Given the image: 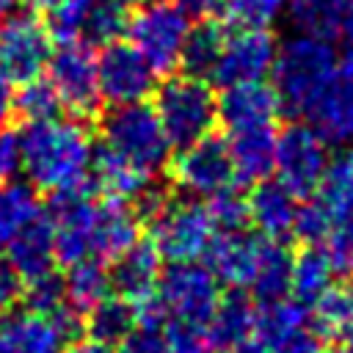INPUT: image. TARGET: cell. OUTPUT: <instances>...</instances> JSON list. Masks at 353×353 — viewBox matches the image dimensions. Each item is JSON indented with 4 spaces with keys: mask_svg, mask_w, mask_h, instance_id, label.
<instances>
[{
    "mask_svg": "<svg viewBox=\"0 0 353 353\" xmlns=\"http://www.w3.org/2000/svg\"><path fill=\"white\" fill-rule=\"evenodd\" d=\"M94 165V138L77 119L28 121L22 132V171L36 190L74 193L88 190Z\"/></svg>",
    "mask_w": 353,
    "mask_h": 353,
    "instance_id": "obj_1",
    "label": "cell"
},
{
    "mask_svg": "<svg viewBox=\"0 0 353 353\" xmlns=\"http://www.w3.org/2000/svg\"><path fill=\"white\" fill-rule=\"evenodd\" d=\"M99 146L154 179L171 163V141L149 102L110 105L99 121Z\"/></svg>",
    "mask_w": 353,
    "mask_h": 353,
    "instance_id": "obj_2",
    "label": "cell"
},
{
    "mask_svg": "<svg viewBox=\"0 0 353 353\" xmlns=\"http://www.w3.org/2000/svg\"><path fill=\"white\" fill-rule=\"evenodd\" d=\"M339 58L331 39L292 33L276 47V58L270 66L273 91L281 102V110L303 116L317 91L325 85L331 72L336 69Z\"/></svg>",
    "mask_w": 353,
    "mask_h": 353,
    "instance_id": "obj_3",
    "label": "cell"
},
{
    "mask_svg": "<svg viewBox=\"0 0 353 353\" xmlns=\"http://www.w3.org/2000/svg\"><path fill=\"white\" fill-rule=\"evenodd\" d=\"M152 108L174 149L210 135L218 124V97L207 77L171 74L154 88Z\"/></svg>",
    "mask_w": 353,
    "mask_h": 353,
    "instance_id": "obj_4",
    "label": "cell"
},
{
    "mask_svg": "<svg viewBox=\"0 0 353 353\" xmlns=\"http://www.w3.org/2000/svg\"><path fill=\"white\" fill-rule=\"evenodd\" d=\"M190 28V17L171 0H146L127 17L124 36L157 74H168L179 66Z\"/></svg>",
    "mask_w": 353,
    "mask_h": 353,
    "instance_id": "obj_5",
    "label": "cell"
},
{
    "mask_svg": "<svg viewBox=\"0 0 353 353\" xmlns=\"http://www.w3.org/2000/svg\"><path fill=\"white\" fill-rule=\"evenodd\" d=\"M215 223L207 204L196 199H163L149 215V243L168 262H188L207 254Z\"/></svg>",
    "mask_w": 353,
    "mask_h": 353,
    "instance_id": "obj_6",
    "label": "cell"
},
{
    "mask_svg": "<svg viewBox=\"0 0 353 353\" xmlns=\"http://www.w3.org/2000/svg\"><path fill=\"white\" fill-rule=\"evenodd\" d=\"M154 298L165 317L207 325L221 301V281L210 270V265H201L196 259L171 262L160 273Z\"/></svg>",
    "mask_w": 353,
    "mask_h": 353,
    "instance_id": "obj_7",
    "label": "cell"
},
{
    "mask_svg": "<svg viewBox=\"0 0 353 353\" xmlns=\"http://www.w3.org/2000/svg\"><path fill=\"white\" fill-rule=\"evenodd\" d=\"M328 143L317 135V130L306 121H295L284 127L276 138V179L292 190L298 199L314 196L325 165H328Z\"/></svg>",
    "mask_w": 353,
    "mask_h": 353,
    "instance_id": "obj_8",
    "label": "cell"
},
{
    "mask_svg": "<svg viewBox=\"0 0 353 353\" xmlns=\"http://www.w3.org/2000/svg\"><path fill=\"white\" fill-rule=\"evenodd\" d=\"M168 165L174 185L190 199H212L215 193L234 188L229 146L212 132L188 146H179V154Z\"/></svg>",
    "mask_w": 353,
    "mask_h": 353,
    "instance_id": "obj_9",
    "label": "cell"
},
{
    "mask_svg": "<svg viewBox=\"0 0 353 353\" xmlns=\"http://www.w3.org/2000/svg\"><path fill=\"white\" fill-rule=\"evenodd\" d=\"M47 80L52 83L61 108L72 116H91L102 97L97 80V55L85 41H63L47 58Z\"/></svg>",
    "mask_w": 353,
    "mask_h": 353,
    "instance_id": "obj_10",
    "label": "cell"
},
{
    "mask_svg": "<svg viewBox=\"0 0 353 353\" xmlns=\"http://www.w3.org/2000/svg\"><path fill=\"white\" fill-rule=\"evenodd\" d=\"M97 80L99 97L108 105L146 102L157 88V72L130 41H113L102 47L97 55Z\"/></svg>",
    "mask_w": 353,
    "mask_h": 353,
    "instance_id": "obj_11",
    "label": "cell"
},
{
    "mask_svg": "<svg viewBox=\"0 0 353 353\" xmlns=\"http://www.w3.org/2000/svg\"><path fill=\"white\" fill-rule=\"evenodd\" d=\"M276 47L279 44L268 28H237L232 36L223 39L212 80L223 88L265 80L270 74Z\"/></svg>",
    "mask_w": 353,
    "mask_h": 353,
    "instance_id": "obj_12",
    "label": "cell"
},
{
    "mask_svg": "<svg viewBox=\"0 0 353 353\" xmlns=\"http://www.w3.org/2000/svg\"><path fill=\"white\" fill-rule=\"evenodd\" d=\"M306 121L328 146H345L353 141V58L336 63L325 85L306 108Z\"/></svg>",
    "mask_w": 353,
    "mask_h": 353,
    "instance_id": "obj_13",
    "label": "cell"
},
{
    "mask_svg": "<svg viewBox=\"0 0 353 353\" xmlns=\"http://www.w3.org/2000/svg\"><path fill=\"white\" fill-rule=\"evenodd\" d=\"M52 47L50 30L36 14H8L0 28V58L8 80L22 83L41 74Z\"/></svg>",
    "mask_w": 353,
    "mask_h": 353,
    "instance_id": "obj_14",
    "label": "cell"
},
{
    "mask_svg": "<svg viewBox=\"0 0 353 353\" xmlns=\"http://www.w3.org/2000/svg\"><path fill=\"white\" fill-rule=\"evenodd\" d=\"M94 207L97 201L88 199V190L58 193L52 201L50 226L55 243V259L72 265L77 259L91 256V234H94Z\"/></svg>",
    "mask_w": 353,
    "mask_h": 353,
    "instance_id": "obj_15",
    "label": "cell"
},
{
    "mask_svg": "<svg viewBox=\"0 0 353 353\" xmlns=\"http://www.w3.org/2000/svg\"><path fill=\"white\" fill-rule=\"evenodd\" d=\"M279 113H281V102L273 85H268L265 80L226 85L223 94L218 97V121L229 132L243 127L273 124Z\"/></svg>",
    "mask_w": 353,
    "mask_h": 353,
    "instance_id": "obj_16",
    "label": "cell"
},
{
    "mask_svg": "<svg viewBox=\"0 0 353 353\" xmlns=\"http://www.w3.org/2000/svg\"><path fill=\"white\" fill-rule=\"evenodd\" d=\"M141 212L127 204V199L108 196L94 207V234H91V256L110 262L132 243H138Z\"/></svg>",
    "mask_w": 353,
    "mask_h": 353,
    "instance_id": "obj_17",
    "label": "cell"
},
{
    "mask_svg": "<svg viewBox=\"0 0 353 353\" xmlns=\"http://www.w3.org/2000/svg\"><path fill=\"white\" fill-rule=\"evenodd\" d=\"M259 248H262V234H245V229L215 232L207 248L210 270L218 276V281L234 290H248L259 259Z\"/></svg>",
    "mask_w": 353,
    "mask_h": 353,
    "instance_id": "obj_18",
    "label": "cell"
},
{
    "mask_svg": "<svg viewBox=\"0 0 353 353\" xmlns=\"http://www.w3.org/2000/svg\"><path fill=\"white\" fill-rule=\"evenodd\" d=\"M63 331L52 317L39 312H3L0 314V353H63Z\"/></svg>",
    "mask_w": 353,
    "mask_h": 353,
    "instance_id": "obj_19",
    "label": "cell"
},
{
    "mask_svg": "<svg viewBox=\"0 0 353 353\" xmlns=\"http://www.w3.org/2000/svg\"><path fill=\"white\" fill-rule=\"evenodd\" d=\"M276 138H279V132L273 124L243 127V130L229 132L226 146H229V157H232V168H234V182L254 185L273 174Z\"/></svg>",
    "mask_w": 353,
    "mask_h": 353,
    "instance_id": "obj_20",
    "label": "cell"
},
{
    "mask_svg": "<svg viewBox=\"0 0 353 353\" xmlns=\"http://www.w3.org/2000/svg\"><path fill=\"white\" fill-rule=\"evenodd\" d=\"M248 204V223L270 240H284L292 234V221L298 210V196L287 190L279 179L254 182L251 193L245 196Z\"/></svg>",
    "mask_w": 353,
    "mask_h": 353,
    "instance_id": "obj_21",
    "label": "cell"
},
{
    "mask_svg": "<svg viewBox=\"0 0 353 353\" xmlns=\"http://www.w3.org/2000/svg\"><path fill=\"white\" fill-rule=\"evenodd\" d=\"M160 259L163 256L157 254V248L149 240L146 243H141V240L132 243L127 251H121L116 259H110L113 262L108 268L110 270V287L132 303L154 295L160 273H163Z\"/></svg>",
    "mask_w": 353,
    "mask_h": 353,
    "instance_id": "obj_22",
    "label": "cell"
},
{
    "mask_svg": "<svg viewBox=\"0 0 353 353\" xmlns=\"http://www.w3.org/2000/svg\"><path fill=\"white\" fill-rule=\"evenodd\" d=\"M8 262L17 268L22 281H33L44 273L55 270V243H52V226L47 215H39L30 226H25L8 245Z\"/></svg>",
    "mask_w": 353,
    "mask_h": 353,
    "instance_id": "obj_23",
    "label": "cell"
},
{
    "mask_svg": "<svg viewBox=\"0 0 353 353\" xmlns=\"http://www.w3.org/2000/svg\"><path fill=\"white\" fill-rule=\"evenodd\" d=\"M254 320H256V306L248 295H243L240 290L229 292L226 298L221 295V301L207 323L212 347L234 350L240 342H245L254 334Z\"/></svg>",
    "mask_w": 353,
    "mask_h": 353,
    "instance_id": "obj_24",
    "label": "cell"
},
{
    "mask_svg": "<svg viewBox=\"0 0 353 353\" xmlns=\"http://www.w3.org/2000/svg\"><path fill=\"white\" fill-rule=\"evenodd\" d=\"M290 270H292V254L287 251L284 240L262 237L259 259H256L254 279H251L248 290L254 292V298L259 303L287 298L290 295Z\"/></svg>",
    "mask_w": 353,
    "mask_h": 353,
    "instance_id": "obj_25",
    "label": "cell"
},
{
    "mask_svg": "<svg viewBox=\"0 0 353 353\" xmlns=\"http://www.w3.org/2000/svg\"><path fill=\"white\" fill-rule=\"evenodd\" d=\"M314 328L325 339L353 342V279L331 281L328 290L312 303Z\"/></svg>",
    "mask_w": 353,
    "mask_h": 353,
    "instance_id": "obj_26",
    "label": "cell"
},
{
    "mask_svg": "<svg viewBox=\"0 0 353 353\" xmlns=\"http://www.w3.org/2000/svg\"><path fill=\"white\" fill-rule=\"evenodd\" d=\"M334 265L323 245H303L298 254H292V270H290V292L303 306H312L334 281Z\"/></svg>",
    "mask_w": 353,
    "mask_h": 353,
    "instance_id": "obj_27",
    "label": "cell"
},
{
    "mask_svg": "<svg viewBox=\"0 0 353 353\" xmlns=\"http://www.w3.org/2000/svg\"><path fill=\"white\" fill-rule=\"evenodd\" d=\"M41 215L39 190L30 182H0V248Z\"/></svg>",
    "mask_w": 353,
    "mask_h": 353,
    "instance_id": "obj_28",
    "label": "cell"
},
{
    "mask_svg": "<svg viewBox=\"0 0 353 353\" xmlns=\"http://www.w3.org/2000/svg\"><path fill=\"white\" fill-rule=\"evenodd\" d=\"M110 270L102 259L97 256H85L69 265V273L63 279V292L66 301L77 309V312H88L94 303H99L102 298L110 295Z\"/></svg>",
    "mask_w": 353,
    "mask_h": 353,
    "instance_id": "obj_29",
    "label": "cell"
},
{
    "mask_svg": "<svg viewBox=\"0 0 353 353\" xmlns=\"http://www.w3.org/2000/svg\"><path fill=\"white\" fill-rule=\"evenodd\" d=\"M284 14L298 33L334 39L342 28L345 0H287Z\"/></svg>",
    "mask_w": 353,
    "mask_h": 353,
    "instance_id": "obj_30",
    "label": "cell"
},
{
    "mask_svg": "<svg viewBox=\"0 0 353 353\" xmlns=\"http://www.w3.org/2000/svg\"><path fill=\"white\" fill-rule=\"evenodd\" d=\"M309 306H303L295 298H279V301H268L262 306H256V320H254V336L262 339L268 347H273L276 342H281L284 336H290L292 331L303 328L309 314Z\"/></svg>",
    "mask_w": 353,
    "mask_h": 353,
    "instance_id": "obj_31",
    "label": "cell"
},
{
    "mask_svg": "<svg viewBox=\"0 0 353 353\" xmlns=\"http://www.w3.org/2000/svg\"><path fill=\"white\" fill-rule=\"evenodd\" d=\"M223 39H226V33L212 19H201L196 28H190L185 47H182V58H179V66L185 69V74L212 77Z\"/></svg>",
    "mask_w": 353,
    "mask_h": 353,
    "instance_id": "obj_32",
    "label": "cell"
},
{
    "mask_svg": "<svg viewBox=\"0 0 353 353\" xmlns=\"http://www.w3.org/2000/svg\"><path fill=\"white\" fill-rule=\"evenodd\" d=\"M138 323V312H135V303L127 301V298H102L99 303H94L88 309V320H85V328L91 334V339H99V342H121Z\"/></svg>",
    "mask_w": 353,
    "mask_h": 353,
    "instance_id": "obj_33",
    "label": "cell"
},
{
    "mask_svg": "<svg viewBox=\"0 0 353 353\" xmlns=\"http://www.w3.org/2000/svg\"><path fill=\"white\" fill-rule=\"evenodd\" d=\"M314 196L334 212L353 207V146L345 143L336 154L328 157L325 174L314 190Z\"/></svg>",
    "mask_w": 353,
    "mask_h": 353,
    "instance_id": "obj_34",
    "label": "cell"
},
{
    "mask_svg": "<svg viewBox=\"0 0 353 353\" xmlns=\"http://www.w3.org/2000/svg\"><path fill=\"white\" fill-rule=\"evenodd\" d=\"M11 105L19 116H25L28 121H41V119H52L61 110V99L52 88V83L41 74L28 77L19 83V88L11 94Z\"/></svg>",
    "mask_w": 353,
    "mask_h": 353,
    "instance_id": "obj_35",
    "label": "cell"
},
{
    "mask_svg": "<svg viewBox=\"0 0 353 353\" xmlns=\"http://www.w3.org/2000/svg\"><path fill=\"white\" fill-rule=\"evenodd\" d=\"M127 30V8L113 3V0H94L91 14L85 19V44H113L124 36Z\"/></svg>",
    "mask_w": 353,
    "mask_h": 353,
    "instance_id": "obj_36",
    "label": "cell"
},
{
    "mask_svg": "<svg viewBox=\"0 0 353 353\" xmlns=\"http://www.w3.org/2000/svg\"><path fill=\"white\" fill-rule=\"evenodd\" d=\"M94 0H58L47 11V30L50 39L58 44L63 41H83L85 33V19L91 14Z\"/></svg>",
    "mask_w": 353,
    "mask_h": 353,
    "instance_id": "obj_37",
    "label": "cell"
},
{
    "mask_svg": "<svg viewBox=\"0 0 353 353\" xmlns=\"http://www.w3.org/2000/svg\"><path fill=\"white\" fill-rule=\"evenodd\" d=\"M331 223H334L331 210L317 196H309L295 210V221H292V234L290 237L301 240L303 245H323L328 232H331Z\"/></svg>",
    "mask_w": 353,
    "mask_h": 353,
    "instance_id": "obj_38",
    "label": "cell"
},
{
    "mask_svg": "<svg viewBox=\"0 0 353 353\" xmlns=\"http://www.w3.org/2000/svg\"><path fill=\"white\" fill-rule=\"evenodd\" d=\"M336 273L353 279V207L334 212L331 232L323 243Z\"/></svg>",
    "mask_w": 353,
    "mask_h": 353,
    "instance_id": "obj_39",
    "label": "cell"
},
{
    "mask_svg": "<svg viewBox=\"0 0 353 353\" xmlns=\"http://www.w3.org/2000/svg\"><path fill=\"white\" fill-rule=\"evenodd\" d=\"M287 0H223V17L237 28H268Z\"/></svg>",
    "mask_w": 353,
    "mask_h": 353,
    "instance_id": "obj_40",
    "label": "cell"
},
{
    "mask_svg": "<svg viewBox=\"0 0 353 353\" xmlns=\"http://www.w3.org/2000/svg\"><path fill=\"white\" fill-rule=\"evenodd\" d=\"M163 342L165 353H212V342L207 334V325L185 323V320H163Z\"/></svg>",
    "mask_w": 353,
    "mask_h": 353,
    "instance_id": "obj_41",
    "label": "cell"
},
{
    "mask_svg": "<svg viewBox=\"0 0 353 353\" xmlns=\"http://www.w3.org/2000/svg\"><path fill=\"white\" fill-rule=\"evenodd\" d=\"M207 212L215 223V232H237L248 226V204L245 196H240L234 188H226L215 193L207 204Z\"/></svg>",
    "mask_w": 353,
    "mask_h": 353,
    "instance_id": "obj_42",
    "label": "cell"
},
{
    "mask_svg": "<svg viewBox=\"0 0 353 353\" xmlns=\"http://www.w3.org/2000/svg\"><path fill=\"white\" fill-rule=\"evenodd\" d=\"M25 301H28V309L30 312H39V314H52L55 309H61L66 303V292H63V279L52 273H44L33 281H25V290H22Z\"/></svg>",
    "mask_w": 353,
    "mask_h": 353,
    "instance_id": "obj_43",
    "label": "cell"
},
{
    "mask_svg": "<svg viewBox=\"0 0 353 353\" xmlns=\"http://www.w3.org/2000/svg\"><path fill=\"white\" fill-rule=\"evenodd\" d=\"M22 171V132L14 127H0V182L14 179Z\"/></svg>",
    "mask_w": 353,
    "mask_h": 353,
    "instance_id": "obj_44",
    "label": "cell"
},
{
    "mask_svg": "<svg viewBox=\"0 0 353 353\" xmlns=\"http://www.w3.org/2000/svg\"><path fill=\"white\" fill-rule=\"evenodd\" d=\"M116 353H165L163 331L149 323H135V328L119 342Z\"/></svg>",
    "mask_w": 353,
    "mask_h": 353,
    "instance_id": "obj_45",
    "label": "cell"
},
{
    "mask_svg": "<svg viewBox=\"0 0 353 353\" xmlns=\"http://www.w3.org/2000/svg\"><path fill=\"white\" fill-rule=\"evenodd\" d=\"M270 353H328L325 347V336L317 328H309V323L298 331H292L290 336H284L281 342H276L270 347Z\"/></svg>",
    "mask_w": 353,
    "mask_h": 353,
    "instance_id": "obj_46",
    "label": "cell"
},
{
    "mask_svg": "<svg viewBox=\"0 0 353 353\" xmlns=\"http://www.w3.org/2000/svg\"><path fill=\"white\" fill-rule=\"evenodd\" d=\"M22 290H25L22 276L8 262V256H0V314L8 312L22 298Z\"/></svg>",
    "mask_w": 353,
    "mask_h": 353,
    "instance_id": "obj_47",
    "label": "cell"
},
{
    "mask_svg": "<svg viewBox=\"0 0 353 353\" xmlns=\"http://www.w3.org/2000/svg\"><path fill=\"white\" fill-rule=\"evenodd\" d=\"M179 11H185L190 19L201 22V19H212L218 11H221V3L223 0H171Z\"/></svg>",
    "mask_w": 353,
    "mask_h": 353,
    "instance_id": "obj_48",
    "label": "cell"
},
{
    "mask_svg": "<svg viewBox=\"0 0 353 353\" xmlns=\"http://www.w3.org/2000/svg\"><path fill=\"white\" fill-rule=\"evenodd\" d=\"M69 353H116L108 342H99V339H85V342H77Z\"/></svg>",
    "mask_w": 353,
    "mask_h": 353,
    "instance_id": "obj_49",
    "label": "cell"
},
{
    "mask_svg": "<svg viewBox=\"0 0 353 353\" xmlns=\"http://www.w3.org/2000/svg\"><path fill=\"white\" fill-rule=\"evenodd\" d=\"M232 353H270V347H268L262 339H256V336L251 334V336H248L245 342H240V345H237Z\"/></svg>",
    "mask_w": 353,
    "mask_h": 353,
    "instance_id": "obj_50",
    "label": "cell"
},
{
    "mask_svg": "<svg viewBox=\"0 0 353 353\" xmlns=\"http://www.w3.org/2000/svg\"><path fill=\"white\" fill-rule=\"evenodd\" d=\"M339 33L353 44V0H345V14H342V28Z\"/></svg>",
    "mask_w": 353,
    "mask_h": 353,
    "instance_id": "obj_51",
    "label": "cell"
},
{
    "mask_svg": "<svg viewBox=\"0 0 353 353\" xmlns=\"http://www.w3.org/2000/svg\"><path fill=\"white\" fill-rule=\"evenodd\" d=\"M11 110H14V105H11V88L6 85V88H0V127L6 124V119H8Z\"/></svg>",
    "mask_w": 353,
    "mask_h": 353,
    "instance_id": "obj_52",
    "label": "cell"
},
{
    "mask_svg": "<svg viewBox=\"0 0 353 353\" xmlns=\"http://www.w3.org/2000/svg\"><path fill=\"white\" fill-rule=\"evenodd\" d=\"M25 3H28L33 11H50V8H52L58 0H25Z\"/></svg>",
    "mask_w": 353,
    "mask_h": 353,
    "instance_id": "obj_53",
    "label": "cell"
},
{
    "mask_svg": "<svg viewBox=\"0 0 353 353\" xmlns=\"http://www.w3.org/2000/svg\"><path fill=\"white\" fill-rule=\"evenodd\" d=\"M14 6H17V0H0V19H6L14 11Z\"/></svg>",
    "mask_w": 353,
    "mask_h": 353,
    "instance_id": "obj_54",
    "label": "cell"
},
{
    "mask_svg": "<svg viewBox=\"0 0 353 353\" xmlns=\"http://www.w3.org/2000/svg\"><path fill=\"white\" fill-rule=\"evenodd\" d=\"M328 353H353V342H339V347H334Z\"/></svg>",
    "mask_w": 353,
    "mask_h": 353,
    "instance_id": "obj_55",
    "label": "cell"
},
{
    "mask_svg": "<svg viewBox=\"0 0 353 353\" xmlns=\"http://www.w3.org/2000/svg\"><path fill=\"white\" fill-rule=\"evenodd\" d=\"M113 3H119V6H124V8H135V6H141V3H146V0H113Z\"/></svg>",
    "mask_w": 353,
    "mask_h": 353,
    "instance_id": "obj_56",
    "label": "cell"
},
{
    "mask_svg": "<svg viewBox=\"0 0 353 353\" xmlns=\"http://www.w3.org/2000/svg\"><path fill=\"white\" fill-rule=\"evenodd\" d=\"M11 80H8V74H6V66H3V58H0V88H6Z\"/></svg>",
    "mask_w": 353,
    "mask_h": 353,
    "instance_id": "obj_57",
    "label": "cell"
}]
</instances>
